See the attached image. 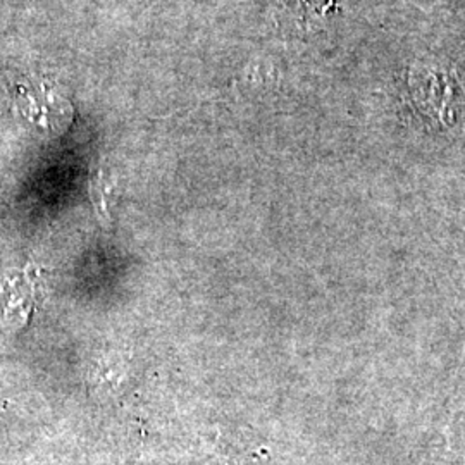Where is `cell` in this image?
<instances>
[{
  "instance_id": "obj_1",
  "label": "cell",
  "mask_w": 465,
  "mask_h": 465,
  "mask_svg": "<svg viewBox=\"0 0 465 465\" xmlns=\"http://www.w3.org/2000/svg\"><path fill=\"white\" fill-rule=\"evenodd\" d=\"M16 107L28 121L49 132L64 130L73 113L71 104L45 80H25L17 84Z\"/></svg>"
}]
</instances>
